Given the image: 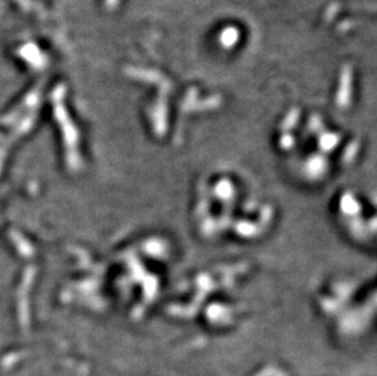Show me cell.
<instances>
[{
  "mask_svg": "<svg viewBox=\"0 0 377 376\" xmlns=\"http://www.w3.org/2000/svg\"><path fill=\"white\" fill-rule=\"evenodd\" d=\"M190 221L196 234L209 242H253L271 230L275 208L237 172L216 170L196 184Z\"/></svg>",
  "mask_w": 377,
  "mask_h": 376,
  "instance_id": "6da1fadb",
  "label": "cell"
},
{
  "mask_svg": "<svg viewBox=\"0 0 377 376\" xmlns=\"http://www.w3.org/2000/svg\"><path fill=\"white\" fill-rule=\"evenodd\" d=\"M368 194L358 188L340 190L330 203V214L346 240L356 247H375L376 206Z\"/></svg>",
  "mask_w": 377,
  "mask_h": 376,
  "instance_id": "7a4b0ae2",
  "label": "cell"
}]
</instances>
